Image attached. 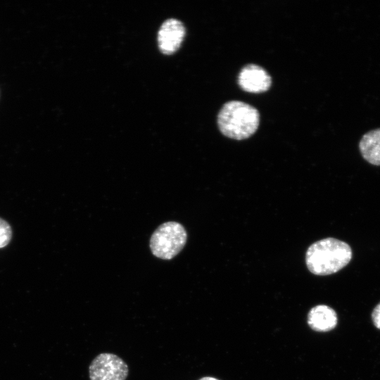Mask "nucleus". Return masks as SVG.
Masks as SVG:
<instances>
[{"instance_id": "obj_1", "label": "nucleus", "mask_w": 380, "mask_h": 380, "mask_svg": "<svg viewBox=\"0 0 380 380\" xmlns=\"http://www.w3.org/2000/svg\"><path fill=\"white\" fill-rule=\"evenodd\" d=\"M352 258V250L346 242L327 238L312 243L305 255L306 265L314 274L329 275L346 267Z\"/></svg>"}, {"instance_id": "obj_2", "label": "nucleus", "mask_w": 380, "mask_h": 380, "mask_svg": "<svg viewBox=\"0 0 380 380\" xmlns=\"http://www.w3.org/2000/svg\"><path fill=\"white\" fill-rule=\"evenodd\" d=\"M260 122L258 110L243 101H231L223 105L217 115L220 132L226 137L242 140L257 130Z\"/></svg>"}, {"instance_id": "obj_3", "label": "nucleus", "mask_w": 380, "mask_h": 380, "mask_svg": "<svg viewBox=\"0 0 380 380\" xmlns=\"http://www.w3.org/2000/svg\"><path fill=\"white\" fill-rule=\"evenodd\" d=\"M187 239L184 227L177 222L160 224L150 239V248L157 258L170 260L184 248Z\"/></svg>"}, {"instance_id": "obj_4", "label": "nucleus", "mask_w": 380, "mask_h": 380, "mask_svg": "<svg viewBox=\"0 0 380 380\" xmlns=\"http://www.w3.org/2000/svg\"><path fill=\"white\" fill-rule=\"evenodd\" d=\"M129 374L127 363L118 355L103 353L89 367L90 380H125Z\"/></svg>"}, {"instance_id": "obj_5", "label": "nucleus", "mask_w": 380, "mask_h": 380, "mask_svg": "<svg viewBox=\"0 0 380 380\" xmlns=\"http://www.w3.org/2000/svg\"><path fill=\"white\" fill-rule=\"evenodd\" d=\"M238 84L246 91L258 94L269 89L272 80L263 68L255 64H248L240 71Z\"/></svg>"}, {"instance_id": "obj_6", "label": "nucleus", "mask_w": 380, "mask_h": 380, "mask_svg": "<svg viewBox=\"0 0 380 380\" xmlns=\"http://www.w3.org/2000/svg\"><path fill=\"white\" fill-rule=\"evenodd\" d=\"M185 35L182 23L175 18L163 22L158 33L160 51L166 55L175 53L180 46Z\"/></svg>"}, {"instance_id": "obj_7", "label": "nucleus", "mask_w": 380, "mask_h": 380, "mask_svg": "<svg viewBox=\"0 0 380 380\" xmlns=\"http://www.w3.org/2000/svg\"><path fill=\"white\" fill-rule=\"evenodd\" d=\"M338 318L334 310L326 305H318L308 313V324L316 331H329L337 324Z\"/></svg>"}, {"instance_id": "obj_8", "label": "nucleus", "mask_w": 380, "mask_h": 380, "mask_svg": "<svg viewBox=\"0 0 380 380\" xmlns=\"http://www.w3.org/2000/svg\"><path fill=\"white\" fill-rule=\"evenodd\" d=\"M359 148L365 160L380 165V128L365 134L360 141Z\"/></svg>"}, {"instance_id": "obj_9", "label": "nucleus", "mask_w": 380, "mask_h": 380, "mask_svg": "<svg viewBox=\"0 0 380 380\" xmlns=\"http://www.w3.org/2000/svg\"><path fill=\"white\" fill-rule=\"evenodd\" d=\"M12 230L10 224L0 218V248L6 247L11 241Z\"/></svg>"}, {"instance_id": "obj_10", "label": "nucleus", "mask_w": 380, "mask_h": 380, "mask_svg": "<svg viewBox=\"0 0 380 380\" xmlns=\"http://www.w3.org/2000/svg\"><path fill=\"white\" fill-rule=\"evenodd\" d=\"M372 318L374 326L380 329V303L374 309Z\"/></svg>"}, {"instance_id": "obj_11", "label": "nucleus", "mask_w": 380, "mask_h": 380, "mask_svg": "<svg viewBox=\"0 0 380 380\" xmlns=\"http://www.w3.org/2000/svg\"><path fill=\"white\" fill-rule=\"evenodd\" d=\"M199 380H219L216 378L212 377V376H204Z\"/></svg>"}]
</instances>
